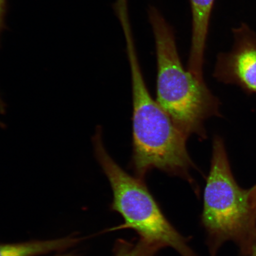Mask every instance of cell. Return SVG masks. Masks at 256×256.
<instances>
[{
  "label": "cell",
  "mask_w": 256,
  "mask_h": 256,
  "mask_svg": "<svg viewBox=\"0 0 256 256\" xmlns=\"http://www.w3.org/2000/svg\"><path fill=\"white\" fill-rule=\"evenodd\" d=\"M162 246L140 238L136 242L119 240L114 248V256H154Z\"/></svg>",
  "instance_id": "ba28073f"
},
{
  "label": "cell",
  "mask_w": 256,
  "mask_h": 256,
  "mask_svg": "<svg viewBox=\"0 0 256 256\" xmlns=\"http://www.w3.org/2000/svg\"><path fill=\"white\" fill-rule=\"evenodd\" d=\"M211 256L226 242L235 243L242 256L248 255L256 239V212L250 188L236 182L225 144L214 137L210 168L204 194L201 216Z\"/></svg>",
  "instance_id": "3957f363"
},
{
  "label": "cell",
  "mask_w": 256,
  "mask_h": 256,
  "mask_svg": "<svg viewBox=\"0 0 256 256\" xmlns=\"http://www.w3.org/2000/svg\"><path fill=\"white\" fill-rule=\"evenodd\" d=\"M81 238L68 236L62 238L32 241L14 244H0V256H38L54 252L66 250L78 244Z\"/></svg>",
  "instance_id": "52a82bcc"
},
{
  "label": "cell",
  "mask_w": 256,
  "mask_h": 256,
  "mask_svg": "<svg viewBox=\"0 0 256 256\" xmlns=\"http://www.w3.org/2000/svg\"><path fill=\"white\" fill-rule=\"evenodd\" d=\"M192 36L188 70L200 80L203 78L204 54L210 16L215 0H190Z\"/></svg>",
  "instance_id": "8992f818"
},
{
  "label": "cell",
  "mask_w": 256,
  "mask_h": 256,
  "mask_svg": "<svg viewBox=\"0 0 256 256\" xmlns=\"http://www.w3.org/2000/svg\"><path fill=\"white\" fill-rule=\"evenodd\" d=\"M57 256H74L72 254H64L62 255Z\"/></svg>",
  "instance_id": "4fadbf2b"
},
{
  "label": "cell",
  "mask_w": 256,
  "mask_h": 256,
  "mask_svg": "<svg viewBox=\"0 0 256 256\" xmlns=\"http://www.w3.org/2000/svg\"><path fill=\"white\" fill-rule=\"evenodd\" d=\"M148 14L158 60L156 102L187 138L196 135L206 139L204 122L220 116V101L204 80L184 68L174 30L158 10L150 8Z\"/></svg>",
  "instance_id": "7a4b0ae2"
},
{
  "label": "cell",
  "mask_w": 256,
  "mask_h": 256,
  "mask_svg": "<svg viewBox=\"0 0 256 256\" xmlns=\"http://www.w3.org/2000/svg\"><path fill=\"white\" fill-rule=\"evenodd\" d=\"M8 11V0H0V40L2 32L7 28L6 16Z\"/></svg>",
  "instance_id": "9c48e42d"
},
{
  "label": "cell",
  "mask_w": 256,
  "mask_h": 256,
  "mask_svg": "<svg viewBox=\"0 0 256 256\" xmlns=\"http://www.w3.org/2000/svg\"><path fill=\"white\" fill-rule=\"evenodd\" d=\"M5 124L2 120H0V128H4Z\"/></svg>",
  "instance_id": "7c38bea8"
},
{
  "label": "cell",
  "mask_w": 256,
  "mask_h": 256,
  "mask_svg": "<svg viewBox=\"0 0 256 256\" xmlns=\"http://www.w3.org/2000/svg\"><path fill=\"white\" fill-rule=\"evenodd\" d=\"M250 192L252 201H254L256 212V184L254 185V187L250 188Z\"/></svg>",
  "instance_id": "30bf717a"
},
{
  "label": "cell",
  "mask_w": 256,
  "mask_h": 256,
  "mask_svg": "<svg viewBox=\"0 0 256 256\" xmlns=\"http://www.w3.org/2000/svg\"><path fill=\"white\" fill-rule=\"evenodd\" d=\"M127 44L132 76V163L136 177L144 180L151 170L158 168L184 179L195 188L190 174L194 165L188 152L187 138L152 98L144 82L134 44L129 42Z\"/></svg>",
  "instance_id": "6da1fadb"
},
{
  "label": "cell",
  "mask_w": 256,
  "mask_h": 256,
  "mask_svg": "<svg viewBox=\"0 0 256 256\" xmlns=\"http://www.w3.org/2000/svg\"><path fill=\"white\" fill-rule=\"evenodd\" d=\"M233 32V48L218 57L214 78L256 94V34L245 24Z\"/></svg>",
  "instance_id": "5b68a950"
},
{
  "label": "cell",
  "mask_w": 256,
  "mask_h": 256,
  "mask_svg": "<svg viewBox=\"0 0 256 256\" xmlns=\"http://www.w3.org/2000/svg\"><path fill=\"white\" fill-rule=\"evenodd\" d=\"M92 143L95 158L113 192L112 209L122 216L123 228L134 230L146 241L172 248L180 256H198L166 218L144 180L127 174L112 158L105 148L100 126L96 128Z\"/></svg>",
  "instance_id": "277c9868"
},
{
  "label": "cell",
  "mask_w": 256,
  "mask_h": 256,
  "mask_svg": "<svg viewBox=\"0 0 256 256\" xmlns=\"http://www.w3.org/2000/svg\"><path fill=\"white\" fill-rule=\"evenodd\" d=\"M244 256H256V239L254 242V246H252L250 252L248 255Z\"/></svg>",
  "instance_id": "8fae6325"
}]
</instances>
